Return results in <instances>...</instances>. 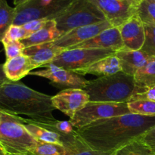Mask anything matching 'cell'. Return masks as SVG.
Listing matches in <instances>:
<instances>
[{"label":"cell","mask_w":155,"mask_h":155,"mask_svg":"<svg viewBox=\"0 0 155 155\" xmlns=\"http://www.w3.org/2000/svg\"><path fill=\"white\" fill-rule=\"evenodd\" d=\"M155 127V116L127 114L95 121L77 132L92 149L114 152Z\"/></svg>","instance_id":"6da1fadb"},{"label":"cell","mask_w":155,"mask_h":155,"mask_svg":"<svg viewBox=\"0 0 155 155\" xmlns=\"http://www.w3.org/2000/svg\"><path fill=\"white\" fill-rule=\"evenodd\" d=\"M51 95L37 92L22 83L7 80L0 86V110L31 122L56 120Z\"/></svg>","instance_id":"7a4b0ae2"},{"label":"cell","mask_w":155,"mask_h":155,"mask_svg":"<svg viewBox=\"0 0 155 155\" xmlns=\"http://www.w3.org/2000/svg\"><path fill=\"white\" fill-rule=\"evenodd\" d=\"M83 89L92 102L128 103L135 95L145 92L136 86L134 77L122 71L89 80Z\"/></svg>","instance_id":"3957f363"},{"label":"cell","mask_w":155,"mask_h":155,"mask_svg":"<svg viewBox=\"0 0 155 155\" xmlns=\"http://www.w3.org/2000/svg\"><path fill=\"white\" fill-rule=\"evenodd\" d=\"M39 143L27 131L19 117L0 110V145L9 155H31Z\"/></svg>","instance_id":"277c9868"},{"label":"cell","mask_w":155,"mask_h":155,"mask_svg":"<svg viewBox=\"0 0 155 155\" xmlns=\"http://www.w3.org/2000/svg\"><path fill=\"white\" fill-rule=\"evenodd\" d=\"M105 21L101 11L90 0H74L60 16L54 19L57 28L62 35L77 27Z\"/></svg>","instance_id":"5b68a950"},{"label":"cell","mask_w":155,"mask_h":155,"mask_svg":"<svg viewBox=\"0 0 155 155\" xmlns=\"http://www.w3.org/2000/svg\"><path fill=\"white\" fill-rule=\"evenodd\" d=\"M74 0H30L15 6V25L22 26L36 19L54 20L60 16Z\"/></svg>","instance_id":"8992f818"},{"label":"cell","mask_w":155,"mask_h":155,"mask_svg":"<svg viewBox=\"0 0 155 155\" xmlns=\"http://www.w3.org/2000/svg\"><path fill=\"white\" fill-rule=\"evenodd\" d=\"M130 114L127 103L92 102L89 101L81 110L69 120L74 128L80 129L95 121Z\"/></svg>","instance_id":"52a82bcc"},{"label":"cell","mask_w":155,"mask_h":155,"mask_svg":"<svg viewBox=\"0 0 155 155\" xmlns=\"http://www.w3.org/2000/svg\"><path fill=\"white\" fill-rule=\"evenodd\" d=\"M116 51L112 49L97 48L67 49L58 55L50 64L69 71H74L87 68L107 56L115 54Z\"/></svg>","instance_id":"ba28073f"},{"label":"cell","mask_w":155,"mask_h":155,"mask_svg":"<svg viewBox=\"0 0 155 155\" xmlns=\"http://www.w3.org/2000/svg\"><path fill=\"white\" fill-rule=\"evenodd\" d=\"M43 68H45L40 71H31L29 75L47 79L52 86L61 90L68 89H84L89 83V80L84 78L83 76L52 64H48Z\"/></svg>","instance_id":"9c48e42d"},{"label":"cell","mask_w":155,"mask_h":155,"mask_svg":"<svg viewBox=\"0 0 155 155\" xmlns=\"http://www.w3.org/2000/svg\"><path fill=\"white\" fill-rule=\"evenodd\" d=\"M101 11L112 27L119 28L137 14L139 5L131 0H90Z\"/></svg>","instance_id":"30bf717a"},{"label":"cell","mask_w":155,"mask_h":155,"mask_svg":"<svg viewBox=\"0 0 155 155\" xmlns=\"http://www.w3.org/2000/svg\"><path fill=\"white\" fill-rule=\"evenodd\" d=\"M51 102L54 109L71 119L89 102V97L83 89H68L51 97Z\"/></svg>","instance_id":"8fae6325"},{"label":"cell","mask_w":155,"mask_h":155,"mask_svg":"<svg viewBox=\"0 0 155 155\" xmlns=\"http://www.w3.org/2000/svg\"><path fill=\"white\" fill-rule=\"evenodd\" d=\"M110 27H112L107 21L98 24L77 27L67 32L51 42L53 45L67 50L71 47L92 39L94 36Z\"/></svg>","instance_id":"7c38bea8"},{"label":"cell","mask_w":155,"mask_h":155,"mask_svg":"<svg viewBox=\"0 0 155 155\" xmlns=\"http://www.w3.org/2000/svg\"><path fill=\"white\" fill-rule=\"evenodd\" d=\"M118 29L124 49L131 51L142 49L145 42V27L138 14L133 15Z\"/></svg>","instance_id":"4fadbf2b"},{"label":"cell","mask_w":155,"mask_h":155,"mask_svg":"<svg viewBox=\"0 0 155 155\" xmlns=\"http://www.w3.org/2000/svg\"><path fill=\"white\" fill-rule=\"evenodd\" d=\"M76 48H97V49H112L115 51L124 49L119 29L110 27L104 30L92 39L71 47L68 49Z\"/></svg>","instance_id":"5bb4252c"},{"label":"cell","mask_w":155,"mask_h":155,"mask_svg":"<svg viewBox=\"0 0 155 155\" xmlns=\"http://www.w3.org/2000/svg\"><path fill=\"white\" fill-rule=\"evenodd\" d=\"M64 51H65L64 48L56 46L53 45L52 42H47L25 48L23 54L30 58L36 69L37 68H43L45 65L50 64Z\"/></svg>","instance_id":"9a60e30c"},{"label":"cell","mask_w":155,"mask_h":155,"mask_svg":"<svg viewBox=\"0 0 155 155\" xmlns=\"http://www.w3.org/2000/svg\"><path fill=\"white\" fill-rule=\"evenodd\" d=\"M115 55L119 60L121 71L132 77H134L136 73L142 68L151 57L142 50H119L116 51Z\"/></svg>","instance_id":"2e32d148"},{"label":"cell","mask_w":155,"mask_h":155,"mask_svg":"<svg viewBox=\"0 0 155 155\" xmlns=\"http://www.w3.org/2000/svg\"><path fill=\"white\" fill-rule=\"evenodd\" d=\"M3 69L8 80L12 82H18L21 79L29 75L35 68L30 58L22 54L6 60L3 64Z\"/></svg>","instance_id":"e0dca14e"},{"label":"cell","mask_w":155,"mask_h":155,"mask_svg":"<svg viewBox=\"0 0 155 155\" xmlns=\"http://www.w3.org/2000/svg\"><path fill=\"white\" fill-rule=\"evenodd\" d=\"M71 71L81 76L92 74L101 77L117 74L121 71V68L119 60L115 54H114L95 62L87 68H80Z\"/></svg>","instance_id":"ac0fdd59"},{"label":"cell","mask_w":155,"mask_h":155,"mask_svg":"<svg viewBox=\"0 0 155 155\" xmlns=\"http://www.w3.org/2000/svg\"><path fill=\"white\" fill-rule=\"evenodd\" d=\"M61 36H62V33L57 28L54 20H49L43 28L32 34L28 38L22 39L21 42L25 48H28L33 45L54 42Z\"/></svg>","instance_id":"d6986e66"},{"label":"cell","mask_w":155,"mask_h":155,"mask_svg":"<svg viewBox=\"0 0 155 155\" xmlns=\"http://www.w3.org/2000/svg\"><path fill=\"white\" fill-rule=\"evenodd\" d=\"M20 120L24 124L27 131L39 142H47V143L58 144L63 145L61 136L58 133L44 127H39L33 123L30 122L28 119L20 117Z\"/></svg>","instance_id":"ffe728a7"},{"label":"cell","mask_w":155,"mask_h":155,"mask_svg":"<svg viewBox=\"0 0 155 155\" xmlns=\"http://www.w3.org/2000/svg\"><path fill=\"white\" fill-rule=\"evenodd\" d=\"M136 86L146 91L155 86V57H151L148 61L134 75Z\"/></svg>","instance_id":"44dd1931"},{"label":"cell","mask_w":155,"mask_h":155,"mask_svg":"<svg viewBox=\"0 0 155 155\" xmlns=\"http://www.w3.org/2000/svg\"><path fill=\"white\" fill-rule=\"evenodd\" d=\"M31 122V121H30ZM39 127L51 130L58 133L61 136L62 142L71 139L77 134V129L74 128L69 120H54L48 122H32Z\"/></svg>","instance_id":"7402d4cb"},{"label":"cell","mask_w":155,"mask_h":155,"mask_svg":"<svg viewBox=\"0 0 155 155\" xmlns=\"http://www.w3.org/2000/svg\"><path fill=\"white\" fill-rule=\"evenodd\" d=\"M68 155H114V152H103L89 148L79 134L64 145Z\"/></svg>","instance_id":"603a6c76"},{"label":"cell","mask_w":155,"mask_h":155,"mask_svg":"<svg viewBox=\"0 0 155 155\" xmlns=\"http://www.w3.org/2000/svg\"><path fill=\"white\" fill-rule=\"evenodd\" d=\"M114 155H155V152L140 139H138L115 151Z\"/></svg>","instance_id":"cb8c5ba5"},{"label":"cell","mask_w":155,"mask_h":155,"mask_svg":"<svg viewBox=\"0 0 155 155\" xmlns=\"http://www.w3.org/2000/svg\"><path fill=\"white\" fill-rule=\"evenodd\" d=\"M15 8L8 5L6 0H0V42L9 27L14 24Z\"/></svg>","instance_id":"d4e9b609"},{"label":"cell","mask_w":155,"mask_h":155,"mask_svg":"<svg viewBox=\"0 0 155 155\" xmlns=\"http://www.w3.org/2000/svg\"><path fill=\"white\" fill-rule=\"evenodd\" d=\"M129 110L133 114L155 116V101L150 100H133L127 103Z\"/></svg>","instance_id":"484cf974"},{"label":"cell","mask_w":155,"mask_h":155,"mask_svg":"<svg viewBox=\"0 0 155 155\" xmlns=\"http://www.w3.org/2000/svg\"><path fill=\"white\" fill-rule=\"evenodd\" d=\"M137 14L144 24L155 26V2L143 0L138 5Z\"/></svg>","instance_id":"4316f807"},{"label":"cell","mask_w":155,"mask_h":155,"mask_svg":"<svg viewBox=\"0 0 155 155\" xmlns=\"http://www.w3.org/2000/svg\"><path fill=\"white\" fill-rule=\"evenodd\" d=\"M31 155H68V151L62 145L39 142L32 151Z\"/></svg>","instance_id":"83f0119b"},{"label":"cell","mask_w":155,"mask_h":155,"mask_svg":"<svg viewBox=\"0 0 155 155\" xmlns=\"http://www.w3.org/2000/svg\"><path fill=\"white\" fill-rule=\"evenodd\" d=\"M144 27L145 33V42L141 50L151 57H155V26L144 24Z\"/></svg>","instance_id":"f1b7e54d"},{"label":"cell","mask_w":155,"mask_h":155,"mask_svg":"<svg viewBox=\"0 0 155 155\" xmlns=\"http://www.w3.org/2000/svg\"><path fill=\"white\" fill-rule=\"evenodd\" d=\"M1 42L4 46L6 60L21 55L24 52V50L25 49V46L20 40L2 41Z\"/></svg>","instance_id":"f546056e"},{"label":"cell","mask_w":155,"mask_h":155,"mask_svg":"<svg viewBox=\"0 0 155 155\" xmlns=\"http://www.w3.org/2000/svg\"><path fill=\"white\" fill-rule=\"evenodd\" d=\"M31 35L23 27V26H18L12 24L8 30L6 32L2 41H16L22 40V39L28 38Z\"/></svg>","instance_id":"4dcf8cb0"},{"label":"cell","mask_w":155,"mask_h":155,"mask_svg":"<svg viewBox=\"0 0 155 155\" xmlns=\"http://www.w3.org/2000/svg\"><path fill=\"white\" fill-rule=\"evenodd\" d=\"M49 20L47 19H36L24 24L23 26L24 29L30 33V35L33 34L36 32L43 28Z\"/></svg>","instance_id":"1f68e13d"},{"label":"cell","mask_w":155,"mask_h":155,"mask_svg":"<svg viewBox=\"0 0 155 155\" xmlns=\"http://www.w3.org/2000/svg\"><path fill=\"white\" fill-rule=\"evenodd\" d=\"M140 139L155 152V127L145 133Z\"/></svg>","instance_id":"d6a6232c"},{"label":"cell","mask_w":155,"mask_h":155,"mask_svg":"<svg viewBox=\"0 0 155 155\" xmlns=\"http://www.w3.org/2000/svg\"><path fill=\"white\" fill-rule=\"evenodd\" d=\"M139 99H145V100H150V101H155V86L151 89H147L145 92H141V93H138L133 96V100H139Z\"/></svg>","instance_id":"836d02e7"},{"label":"cell","mask_w":155,"mask_h":155,"mask_svg":"<svg viewBox=\"0 0 155 155\" xmlns=\"http://www.w3.org/2000/svg\"><path fill=\"white\" fill-rule=\"evenodd\" d=\"M8 80L6 78V76L5 74L4 69H3V64H0V86L2 85L3 83H5Z\"/></svg>","instance_id":"e575fe53"},{"label":"cell","mask_w":155,"mask_h":155,"mask_svg":"<svg viewBox=\"0 0 155 155\" xmlns=\"http://www.w3.org/2000/svg\"><path fill=\"white\" fill-rule=\"evenodd\" d=\"M29 1H30V0H14V4H15V6H18L24 4V3L27 2Z\"/></svg>","instance_id":"d590c367"},{"label":"cell","mask_w":155,"mask_h":155,"mask_svg":"<svg viewBox=\"0 0 155 155\" xmlns=\"http://www.w3.org/2000/svg\"><path fill=\"white\" fill-rule=\"evenodd\" d=\"M0 155H9L8 153L4 149V148L1 145H0Z\"/></svg>","instance_id":"8d00e7d4"},{"label":"cell","mask_w":155,"mask_h":155,"mask_svg":"<svg viewBox=\"0 0 155 155\" xmlns=\"http://www.w3.org/2000/svg\"><path fill=\"white\" fill-rule=\"evenodd\" d=\"M132 2H135V3H136V4H138L139 5V3L141 2H142L143 1V0H131Z\"/></svg>","instance_id":"74e56055"},{"label":"cell","mask_w":155,"mask_h":155,"mask_svg":"<svg viewBox=\"0 0 155 155\" xmlns=\"http://www.w3.org/2000/svg\"><path fill=\"white\" fill-rule=\"evenodd\" d=\"M19 155H30V154H19Z\"/></svg>","instance_id":"f35d334b"},{"label":"cell","mask_w":155,"mask_h":155,"mask_svg":"<svg viewBox=\"0 0 155 155\" xmlns=\"http://www.w3.org/2000/svg\"><path fill=\"white\" fill-rule=\"evenodd\" d=\"M154 2H155V0H154Z\"/></svg>","instance_id":"ab89813d"}]
</instances>
